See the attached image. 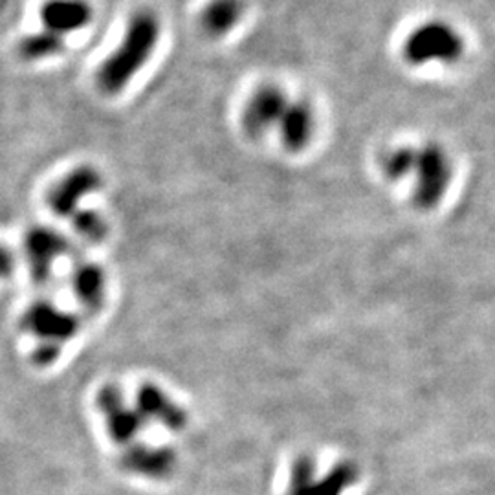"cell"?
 <instances>
[{"label": "cell", "instance_id": "1", "mask_svg": "<svg viewBox=\"0 0 495 495\" xmlns=\"http://www.w3.org/2000/svg\"><path fill=\"white\" fill-rule=\"evenodd\" d=\"M162 35V23L153 10L136 12L111 55L97 70V84L105 94H118L134 79L154 54Z\"/></svg>", "mask_w": 495, "mask_h": 495}, {"label": "cell", "instance_id": "2", "mask_svg": "<svg viewBox=\"0 0 495 495\" xmlns=\"http://www.w3.org/2000/svg\"><path fill=\"white\" fill-rule=\"evenodd\" d=\"M464 52L460 34L442 23L430 21L415 28L404 43V57L415 66L424 64H450Z\"/></svg>", "mask_w": 495, "mask_h": 495}, {"label": "cell", "instance_id": "3", "mask_svg": "<svg viewBox=\"0 0 495 495\" xmlns=\"http://www.w3.org/2000/svg\"><path fill=\"white\" fill-rule=\"evenodd\" d=\"M286 105H288L286 94L277 84L259 86L246 102L243 114L244 129L252 136L262 134L266 129L279 124Z\"/></svg>", "mask_w": 495, "mask_h": 495}, {"label": "cell", "instance_id": "4", "mask_svg": "<svg viewBox=\"0 0 495 495\" xmlns=\"http://www.w3.org/2000/svg\"><path fill=\"white\" fill-rule=\"evenodd\" d=\"M43 30L68 37L84 30L94 19V8L86 0H46L41 6Z\"/></svg>", "mask_w": 495, "mask_h": 495}, {"label": "cell", "instance_id": "5", "mask_svg": "<svg viewBox=\"0 0 495 495\" xmlns=\"http://www.w3.org/2000/svg\"><path fill=\"white\" fill-rule=\"evenodd\" d=\"M279 129L288 149H303L312 140L316 129L312 107L307 102L288 104L279 120Z\"/></svg>", "mask_w": 495, "mask_h": 495}, {"label": "cell", "instance_id": "6", "mask_svg": "<svg viewBox=\"0 0 495 495\" xmlns=\"http://www.w3.org/2000/svg\"><path fill=\"white\" fill-rule=\"evenodd\" d=\"M244 0H210L201 14V26L210 37H224L244 17Z\"/></svg>", "mask_w": 495, "mask_h": 495}, {"label": "cell", "instance_id": "7", "mask_svg": "<svg viewBox=\"0 0 495 495\" xmlns=\"http://www.w3.org/2000/svg\"><path fill=\"white\" fill-rule=\"evenodd\" d=\"M66 46V39L52 34L48 30H41L37 34H30L19 43V55L26 61H41L46 57L59 55Z\"/></svg>", "mask_w": 495, "mask_h": 495}, {"label": "cell", "instance_id": "8", "mask_svg": "<svg viewBox=\"0 0 495 495\" xmlns=\"http://www.w3.org/2000/svg\"><path fill=\"white\" fill-rule=\"evenodd\" d=\"M26 329L35 332L37 336H43L46 340L52 338H64L68 327L64 318L52 311L50 307H34L26 318H25Z\"/></svg>", "mask_w": 495, "mask_h": 495}, {"label": "cell", "instance_id": "9", "mask_svg": "<svg viewBox=\"0 0 495 495\" xmlns=\"http://www.w3.org/2000/svg\"><path fill=\"white\" fill-rule=\"evenodd\" d=\"M57 239L46 232H32L26 243L30 261L34 264V272L45 273L46 266L54 261L57 250Z\"/></svg>", "mask_w": 495, "mask_h": 495}, {"label": "cell", "instance_id": "10", "mask_svg": "<svg viewBox=\"0 0 495 495\" xmlns=\"http://www.w3.org/2000/svg\"><path fill=\"white\" fill-rule=\"evenodd\" d=\"M15 261H14V253L0 244V277H10L14 272Z\"/></svg>", "mask_w": 495, "mask_h": 495}]
</instances>
